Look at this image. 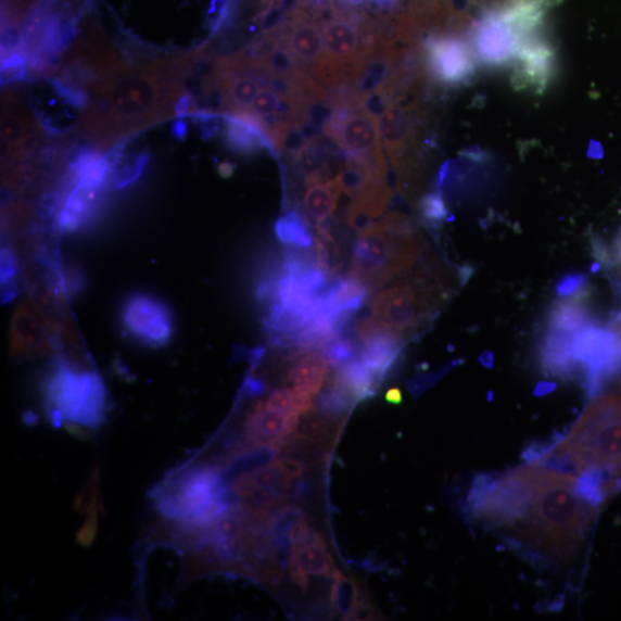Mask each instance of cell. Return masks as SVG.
Listing matches in <instances>:
<instances>
[{
	"label": "cell",
	"instance_id": "ffe728a7",
	"mask_svg": "<svg viewBox=\"0 0 621 621\" xmlns=\"http://www.w3.org/2000/svg\"><path fill=\"white\" fill-rule=\"evenodd\" d=\"M303 210L316 227L327 224L338 207L342 187L338 178L305 185Z\"/></svg>",
	"mask_w": 621,
	"mask_h": 621
},
{
	"label": "cell",
	"instance_id": "3957f363",
	"mask_svg": "<svg viewBox=\"0 0 621 621\" xmlns=\"http://www.w3.org/2000/svg\"><path fill=\"white\" fill-rule=\"evenodd\" d=\"M535 461L581 474V486L597 500L599 484L621 476V395L594 401L569 434Z\"/></svg>",
	"mask_w": 621,
	"mask_h": 621
},
{
	"label": "cell",
	"instance_id": "f546056e",
	"mask_svg": "<svg viewBox=\"0 0 621 621\" xmlns=\"http://www.w3.org/2000/svg\"><path fill=\"white\" fill-rule=\"evenodd\" d=\"M243 476H246L252 482L258 484V486L267 487L280 493L287 494L291 490V486H293L291 479L270 465Z\"/></svg>",
	"mask_w": 621,
	"mask_h": 621
},
{
	"label": "cell",
	"instance_id": "4dcf8cb0",
	"mask_svg": "<svg viewBox=\"0 0 621 621\" xmlns=\"http://www.w3.org/2000/svg\"><path fill=\"white\" fill-rule=\"evenodd\" d=\"M261 34L274 35L281 31L287 22V13L283 11L278 0H270L257 16Z\"/></svg>",
	"mask_w": 621,
	"mask_h": 621
},
{
	"label": "cell",
	"instance_id": "d590c367",
	"mask_svg": "<svg viewBox=\"0 0 621 621\" xmlns=\"http://www.w3.org/2000/svg\"><path fill=\"white\" fill-rule=\"evenodd\" d=\"M148 161H149V155L141 154L140 157L136 160L132 166L121 172L118 176H116V183H118V187L127 186L128 183L132 182L136 178H139Z\"/></svg>",
	"mask_w": 621,
	"mask_h": 621
},
{
	"label": "cell",
	"instance_id": "83f0119b",
	"mask_svg": "<svg viewBox=\"0 0 621 621\" xmlns=\"http://www.w3.org/2000/svg\"><path fill=\"white\" fill-rule=\"evenodd\" d=\"M305 518L306 517L302 508L296 506H284L271 516L268 523L269 533L271 537H274V541L282 536H287L291 530H293L297 523Z\"/></svg>",
	"mask_w": 621,
	"mask_h": 621
},
{
	"label": "cell",
	"instance_id": "bcb514c9",
	"mask_svg": "<svg viewBox=\"0 0 621 621\" xmlns=\"http://www.w3.org/2000/svg\"><path fill=\"white\" fill-rule=\"evenodd\" d=\"M270 2V0H263V7H265L266 4H268Z\"/></svg>",
	"mask_w": 621,
	"mask_h": 621
},
{
	"label": "cell",
	"instance_id": "d4e9b609",
	"mask_svg": "<svg viewBox=\"0 0 621 621\" xmlns=\"http://www.w3.org/2000/svg\"><path fill=\"white\" fill-rule=\"evenodd\" d=\"M364 591L362 580L353 575L345 576L339 572L332 587L331 604L343 620H347L352 614Z\"/></svg>",
	"mask_w": 621,
	"mask_h": 621
},
{
	"label": "cell",
	"instance_id": "30bf717a",
	"mask_svg": "<svg viewBox=\"0 0 621 621\" xmlns=\"http://www.w3.org/2000/svg\"><path fill=\"white\" fill-rule=\"evenodd\" d=\"M423 61L431 79L448 86L469 84L476 74V55L455 33H433L421 42Z\"/></svg>",
	"mask_w": 621,
	"mask_h": 621
},
{
	"label": "cell",
	"instance_id": "7c38bea8",
	"mask_svg": "<svg viewBox=\"0 0 621 621\" xmlns=\"http://www.w3.org/2000/svg\"><path fill=\"white\" fill-rule=\"evenodd\" d=\"M123 321L135 339L151 346L165 345L173 334L168 308L147 295H135L126 302Z\"/></svg>",
	"mask_w": 621,
	"mask_h": 621
},
{
	"label": "cell",
	"instance_id": "4fadbf2b",
	"mask_svg": "<svg viewBox=\"0 0 621 621\" xmlns=\"http://www.w3.org/2000/svg\"><path fill=\"white\" fill-rule=\"evenodd\" d=\"M10 351L14 358H31L51 354V326L40 309L23 302L13 314L10 326Z\"/></svg>",
	"mask_w": 621,
	"mask_h": 621
},
{
	"label": "cell",
	"instance_id": "603a6c76",
	"mask_svg": "<svg viewBox=\"0 0 621 621\" xmlns=\"http://www.w3.org/2000/svg\"><path fill=\"white\" fill-rule=\"evenodd\" d=\"M334 380L356 402L373 396L381 383L359 357L339 367Z\"/></svg>",
	"mask_w": 621,
	"mask_h": 621
},
{
	"label": "cell",
	"instance_id": "4316f807",
	"mask_svg": "<svg viewBox=\"0 0 621 621\" xmlns=\"http://www.w3.org/2000/svg\"><path fill=\"white\" fill-rule=\"evenodd\" d=\"M208 545L213 547L220 561L231 565L235 569L241 565L248 552L242 535L215 537L210 540Z\"/></svg>",
	"mask_w": 621,
	"mask_h": 621
},
{
	"label": "cell",
	"instance_id": "836d02e7",
	"mask_svg": "<svg viewBox=\"0 0 621 621\" xmlns=\"http://www.w3.org/2000/svg\"><path fill=\"white\" fill-rule=\"evenodd\" d=\"M382 619V614L375 605L373 599L370 595L367 594L365 590L359 597L355 609L353 610L352 614L348 616L347 620H359V621H368V620H380Z\"/></svg>",
	"mask_w": 621,
	"mask_h": 621
},
{
	"label": "cell",
	"instance_id": "60d3db41",
	"mask_svg": "<svg viewBox=\"0 0 621 621\" xmlns=\"http://www.w3.org/2000/svg\"><path fill=\"white\" fill-rule=\"evenodd\" d=\"M192 100L190 94H183L180 97L178 104L176 106V113L179 118H185V116L189 115L190 113H195V110H192Z\"/></svg>",
	"mask_w": 621,
	"mask_h": 621
},
{
	"label": "cell",
	"instance_id": "d6986e66",
	"mask_svg": "<svg viewBox=\"0 0 621 621\" xmlns=\"http://www.w3.org/2000/svg\"><path fill=\"white\" fill-rule=\"evenodd\" d=\"M290 368L288 380L295 390L316 397L328 377L329 364L322 351L297 352Z\"/></svg>",
	"mask_w": 621,
	"mask_h": 621
},
{
	"label": "cell",
	"instance_id": "9c48e42d",
	"mask_svg": "<svg viewBox=\"0 0 621 621\" xmlns=\"http://www.w3.org/2000/svg\"><path fill=\"white\" fill-rule=\"evenodd\" d=\"M572 357L578 371H584L587 391L597 394L621 367V343L608 326L582 329L573 339Z\"/></svg>",
	"mask_w": 621,
	"mask_h": 621
},
{
	"label": "cell",
	"instance_id": "7a4b0ae2",
	"mask_svg": "<svg viewBox=\"0 0 621 621\" xmlns=\"http://www.w3.org/2000/svg\"><path fill=\"white\" fill-rule=\"evenodd\" d=\"M203 51L123 71L93 85L80 129L96 149L107 150L128 136L169 118L182 81Z\"/></svg>",
	"mask_w": 621,
	"mask_h": 621
},
{
	"label": "cell",
	"instance_id": "7402d4cb",
	"mask_svg": "<svg viewBox=\"0 0 621 621\" xmlns=\"http://www.w3.org/2000/svg\"><path fill=\"white\" fill-rule=\"evenodd\" d=\"M289 561L295 562L306 574L335 579L340 572L335 568L331 554L327 553V543L322 535L317 541L307 543V545L291 546Z\"/></svg>",
	"mask_w": 621,
	"mask_h": 621
},
{
	"label": "cell",
	"instance_id": "b9f144b4",
	"mask_svg": "<svg viewBox=\"0 0 621 621\" xmlns=\"http://www.w3.org/2000/svg\"><path fill=\"white\" fill-rule=\"evenodd\" d=\"M172 131L178 140H185L188 132V127L183 121H180L173 125Z\"/></svg>",
	"mask_w": 621,
	"mask_h": 621
},
{
	"label": "cell",
	"instance_id": "74e56055",
	"mask_svg": "<svg viewBox=\"0 0 621 621\" xmlns=\"http://www.w3.org/2000/svg\"><path fill=\"white\" fill-rule=\"evenodd\" d=\"M288 570L291 580H293L303 592H306L308 588V574L303 572L293 561L288 562Z\"/></svg>",
	"mask_w": 621,
	"mask_h": 621
},
{
	"label": "cell",
	"instance_id": "cb8c5ba5",
	"mask_svg": "<svg viewBox=\"0 0 621 621\" xmlns=\"http://www.w3.org/2000/svg\"><path fill=\"white\" fill-rule=\"evenodd\" d=\"M276 232L280 242L287 246L309 249L314 245L309 221L297 208L290 210L279 219Z\"/></svg>",
	"mask_w": 621,
	"mask_h": 621
},
{
	"label": "cell",
	"instance_id": "8d00e7d4",
	"mask_svg": "<svg viewBox=\"0 0 621 621\" xmlns=\"http://www.w3.org/2000/svg\"><path fill=\"white\" fill-rule=\"evenodd\" d=\"M265 391L266 388L263 380L255 377L246 378L243 385V395L245 397L250 398V397L261 396L265 393Z\"/></svg>",
	"mask_w": 621,
	"mask_h": 621
},
{
	"label": "cell",
	"instance_id": "5b68a950",
	"mask_svg": "<svg viewBox=\"0 0 621 621\" xmlns=\"http://www.w3.org/2000/svg\"><path fill=\"white\" fill-rule=\"evenodd\" d=\"M424 238L417 223L392 212L358 232L352 261V277L371 291L388 284L420 258Z\"/></svg>",
	"mask_w": 621,
	"mask_h": 621
},
{
	"label": "cell",
	"instance_id": "ee69618b",
	"mask_svg": "<svg viewBox=\"0 0 621 621\" xmlns=\"http://www.w3.org/2000/svg\"><path fill=\"white\" fill-rule=\"evenodd\" d=\"M402 393L398 388H393V390L388 391L385 395V401L391 404H401L402 403Z\"/></svg>",
	"mask_w": 621,
	"mask_h": 621
},
{
	"label": "cell",
	"instance_id": "ac0fdd59",
	"mask_svg": "<svg viewBox=\"0 0 621 621\" xmlns=\"http://www.w3.org/2000/svg\"><path fill=\"white\" fill-rule=\"evenodd\" d=\"M370 293L366 284L351 276L329 287L318 296V302L327 317L339 318L356 313Z\"/></svg>",
	"mask_w": 621,
	"mask_h": 621
},
{
	"label": "cell",
	"instance_id": "ba28073f",
	"mask_svg": "<svg viewBox=\"0 0 621 621\" xmlns=\"http://www.w3.org/2000/svg\"><path fill=\"white\" fill-rule=\"evenodd\" d=\"M50 420L96 429L105 418L107 393L102 378L61 360L46 388Z\"/></svg>",
	"mask_w": 621,
	"mask_h": 621
},
{
	"label": "cell",
	"instance_id": "8fae6325",
	"mask_svg": "<svg viewBox=\"0 0 621 621\" xmlns=\"http://www.w3.org/2000/svg\"><path fill=\"white\" fill-rule=\"evenodd\" d=\"M281 34L288 37L290 49L301 68L315 79L325 56L324 24L316 13L300 4L293 13L287 15Z\"/></svg>",
	"mask_w": 621,
	"mask_h": 621
},
{
	"label": "cell",
	"instance_id": "5bb4252c",
	"mask_svg": "<svg viewBox=\"0 0 621 621\" xmlns=\"http://www.w3.org/2000/svg\"><path fill=\"white\" fill-rule=\"evenodd\" d=\"M356 335L360 342L359 359L382 382L396 363L404 342L373 318L360 320L356 326Z\"/></svg>",
	"mask_w": 621,
	"mask_h": 621
},
{
	"label": "cell",
	"instance_id": "ab89813d",
	"mask_svg": "<svg viewBox=\"0 0 621 621\" xmlns=\"http://www.w3.org/2000/svg\"><path fill=\"white\" fill-rule=\"evenodd\" d=\"M96 517H97V511L91 512V517L89 518L87 525L79 533V541L80 543H83V545L86 546L90 545L91 541L94 537L96 525H97Z\"/></svg>",
	"mask_w": 621,
	"mask_h": 621
},
{
	"label": "cell",
	"instance_id": "52a82bcc",
	"mask_svg": "<svg viewBox=\"0 0 621 621\" xmlns=\"http://www.w3.org/2000/svg\"><path fill=\"white\" fill-rule=\"evenodd\" d=\"M542 15L538 0H515L483 14L471 33L476 58L490 67L512 64L522 45L538 33Z\"/></svg>",
	"mask_w": 621,
	"mask_h": 621
},
{
	"label": "cell",
	"instance_id": "44dd1931",
	"mask_svg": "<svg viewBox=\"0 0 621 621\" xmlns=\"http://www.w3.org/2000/svg\"><path fill=\"white\" fill-rule=\"evenodd\" d=\"M18 105L7 104L3 111L2 152L3 161L14 163L21 157L27 143L33 139L34 128L25 111Z\"/></svg>",
	"mask_w": 621,
	"mask_h": 621
},
{
	"label": "cell",
	"instance_id": "9a60e30c",
	"mask_svg": "<svg viewBox=\"0 0 621 621\" xmlns=\"http://www.w3.org/2000/svg\"><path fill=\"white\" fill-rule=\"evenodd\" d=\"M512 65L517 88L541 92L552 80L555 52L550 43L536 34L522 45Z\"/></svg>",
	"mask_w": 621,
	"mask_h": 621
},
{
	"label": "cell",
	"instance_id": "e575fe53",
	"mask_svg": "<svg viewBox=\"0 0 621 621\" xmlns=\"http://www.w3.org/2000/svg\"><path fill=\"white\" fill-rule=\"evenodd\" d=\"M269 465L291 480L301 478L306 471L303 462L289 457L275 458Z\"/></svg>",
	"mask_w": 621,
	"mask_h": 621
},
{
	"label": "cell",
	"instance_id": "e0dca14e",
	"mask_svg": "<svg viewBox=\"0 0 621 621\" xmlns=\"http://www.w3.org/2000/svg\"><path fill=\"white\" fill-rule=\"evenodd\" d=\"M393 189L386 182H377L359 193L345 211V223L358 232L371 227L390 205Z\"/></svg>",
	"mask_w": 621,
	"mask_h": 621
},
{
	"label": "cell",
	"instance_id": "277c9868",
	"mask_svg": "<svg viewBox=\"0 0 621 621\" xmlns=\"http://www.w3.org/2000/svg\"><path fill=\"white\" fill-rule=\"evenodd\" d=\"M469 269L454 274L431 258L416 274L385 287L372 301V318L404 343L420 334L449 302Z\"/></svg>",
	"mask_w": 621,
	"mask_h": 621
},
{
	"label": "cell",
	"instance_id": "f1b7e54d",
	"mask_svg": "<svg viewBox=\"0 0 621 621\" xmlns=\"http://www.w3.org/2000/svg\"><path fill=\"white\" fill-rule=\"evenodd\" d=\"M419 207L423 223L432 228H439L443 221L451 217L449 210L439 191L422 198Z\"/></svg>",
	"mask_w": 621,
	"mask_h": 621
},
{
	"label": "cell",
	"instance_id": "8992f818",
	"mask_svg": "<svg viewBox=\"0 0 621 621\" xmlns=\"http://www.w3.org/2000/svg\"><path fill=\"white\" fill-rule=\"evenodd\" d=\"M160 511L200 529L212 523L239 504V495L215 469L188 470L168 479L153 492Z\"/></svg>",
	"mask_w": 621,
	"mask_h": 621
},
{
	"label": "cell",
	"instance_id": "6da1fadb",
	"mask_svg": "<svg viewBox=\"0 0 621 621\" xmlns=\"http://www.w3.org/2000/svg\"><path fill=\"white\" fill-rule=\"evenodd\" d=\"M592 497L578 478L534 461L474 487L472 515L543 561H569L592 517Z\"/></svg>",
	"mask_w": 621,
	"mask_h": 621
},
{
	"label": "cell",
	"instance_id": "2e32d148",
	"mask_svg": "<svg viewBox=\"0 0 621 621\" xmlns=\"http://www.w3.org/2000/svg\"><path fill=\"white\" fill-rule=\"evenodd\" d=\"M380 131L378 116L358 106L344 124L335 143L346 154L372 161L385 160Z\"/></svg>",
	"mask_w": 621,
	"mask_h": 621
},
{
	"label": "cell",
	"instance_id": "484cf974",
	"mask_svg": "<svg viewBox=\"0 0 621 621\" xmlns=\"http://www.w3.org/2000/svg\"><path fill=\"white\" fill-rule=\"evenodd\" d=\"M279 453L269 446H259V449L249 452L237 460L232 461L228 468L221 472V477L232 486L235 481L243 476L265 468Z\"/></svg>",
	"mask_w": 621,
	"mask_h": 621
},
{
	"label": "cell",
	"instance_id": "f6af8a7d",
	"mask_svg": "<svg viewBox=\"0 0 621 621\" xmlns=\"http://www.w3.org/2000/svg\"><path fill=\"white\" fill-rule=\"evenodd\" d=\"M236 166L230 163H225L220 166L219 172L223 177L227 178L235 172Z\"/></svg>",
	"mask_w": 621,
	"mask_h": 621
},
{
	"label": "cell",
	"instance_id": "7dc6e473",
	"mask_svg": "<svg viewBox=\"0 0 621 621\" xmlns=\"http://www.w3.org/2000/svg\"><path fill=\"white\" fill-rule=\"evenodd\" d=\"M51 2L56 5L58 3H60V0H51Z\"/></svg>",
	"mask_w": 621,
	"mask_h": 621
},
{
	"label": "cell",
	"instance_id": "f35d334b",
	"mask_svg": "<svg viewBox=\"0 0 621 621\" xmlns=\"http://www.w3.org/2000/svg\"><path fill=\"white\" fill-rule=\"evenodd\" d=\"M2 264V281L3 283L5 282V284H9L15 276L14 257L9 250L3 251Z\"/></svg>",
	"mask_w": 621,
	"mask_h": 621
},
{
	"label": "cell",
	"instance_id": "d6a6232c",
	"mask_svg": "<svg viewBox=\"0 0 621 621\" xmlns=\"http://www.w3.org/2000/svg\"><path fill=\"white\" fill-rule=\"evenodd\" d=\"M588 289V278L581 274H569L560 277L555 286V294L559 299H570L584 293Z\"/></svg>",
	"mask_w": 621,
	"mask_h": 621
},
{
	"label": "cell",
	"instance_id": "1f68e13d",
	"mask_svg": "<svg viewBox=\"0 0 621 621\" xmlns=\"http://www.w3.org/2000/svg\"><path fill=\"white\" fill-rule=\"evenodd\" d=\"M329 364L334 367H341L356 357V347L352 341L340 337L329 342L324 348Z\"/></svg>",
	"mask_w": 621,
	"mask_h": 621
},
{
	"label": "cell",
	"instance_id": "7bdbcfd3",
	"mask_svg": "<svg viewBox=\"0 0 621 621\" xmlns=\"http://www.w3.org/2000/svg\"><path fill=\"white\" fill-rule=\"evenodd\" d=\"M335 4L342 9H355L366 5L367 0H334Z\"/></svg>",
	"mask_w": 621,
	"mask_h": 621
}]
</instances>
